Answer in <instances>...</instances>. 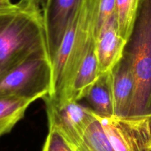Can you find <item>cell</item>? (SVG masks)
Returning a JSON list of instances; mask_svg holds the SVG:
<instances>
[{
	"instance_id": "6da1fadb",
	"label": "cell",
	"mask_w": 151,
	"mask_h": 151,
	"mask_svg": "<svg viewBox=\"0 0 151 151\" xmlns=\"http://www.w3.org/2000/svg\"><path fill=\"white\" fill-rule=\"evenodd\" d=\"M100 0H83L69 22L52 65L51 102L60 105L69 101L77 73L88 50L95 41Z\"/></svg>"
},
{
	"instance_id": "7a4b0ae2",
	"label": "cell",
	"mask_w": 151,
	"mask_h": 151,
	"mask_svg": "<svg viewBox=\"0 0 151 151\" xmlns=\"http://www.w3.org/2000/svg\"><path fill=\"white\" fill-rule=\"evenodd\" d=\"M41 54L49 55L42 10L29 0H19L17 8L0 14V76Z\"/></svg>"
},
{
	"instance_id": "3957f363",
	"label": "cell",
	"mask_w": 151,
	"mask_h": 151,
	"mask_svg": "<svg viewBox=\"0 0 151 151\" xmlns=\"http://www.w3.org/2000/svg\"><path fill=\"white\" fill-rule=\"evenodd\" d=\"M123 57L135 82L128 118L145 119L151 116V0L141 1Z\"/></svg>"
},
{
	"instance_id": "277c9868",
	"label": "cell",
	"mask_w": 151,
	"mask_h": 151,
	"mask_svg": "<svg viewBox=\"0 0 151 151\" xmlns=\"http://www.w3.org/2000/svg\"><path fill=\"white\" fill-rule=\"evenodd\" d=\"M52 84V65L49 55L32 56L0 76V96L43 99Z\"/></svg>"
},
{
	"instance_id": "5b68a950",
	"label": "cell",
	"mask_w": 151,
	"mask_h": 151,
	"mask_svg": "<svg viewBox=\"0 0 151 151\" xmlns=\"http://www.w3.org/2000/svg\"><path fill=\"white\" fill-rule=\"evenodd\" d=\"M43 99L46 105L49 127L58 130L72 147H76L95 119V113L91 107L78 102L67 101L56 105L47 96Z\"/></svg>"
},
{
	"instance_id": "8992f818",
	"label": "cell",
	"mask_w": 151,
	"mask_h": 151,
	"mask_svg": "<svg viewBox=\"0 0 151 151\" xmlns=\"http://www.w3.org/2000/svg\"><path fill=\"white\" fill-rule=\"evenodd\" d=\"M98 117L115 151H147L150 149L146 118Z\"/></svg>"
},
{
	"instance_id": "52a82bcc",
	"label": "cell",
	"mask_w": 151,
	"mask_h": 151,
	"mask_svg": "<svg viewBox=\"0 0 151 151\" xmlns=\"http://www.w3.org/2000/svg\"><path fill=\"white\" fill-rule=\"evenodd\" d=\"M83 0H47L43 6V19L51 62L55 56L69 22Z\"/></svg>"
},
{
	"instance_id": "ba28073f",
	"label": "cell",
	"mask_w": 151,
	"mask_h": 151,
	"mask_svg": "<svg viewBox=\"0 0 151 151\" xmlns=\"http://www.w3.org/2000/svg\"><path fill=\"white\" fill-rule=\"evenodd\" d=\"M126 41L118 32L116 16L100 28L95 38V52L100 74L110 72L121 60Z\"/></svg>"
},
{
	"instance_id": "9c48e42d",
	"label": "cell",
	"mask_w": 151,
	"mask_h": 151,
	"mask_svg": "<svg viewBox=\"0 0 151 151\" xmlns=\"http://www.w3.org/2000/svg\"><path fill=\"white\" fill-rule=\"evenodd\" d=\"M110 80L114 116L128 118L134 97L135 82L131 66L123 56L110 71Z\"/></svg>"
},
{
	"instance_id": "30bf717a",
	"label": "cell",
	"mask_w": 151,
	"mask_h": 151,
	"mask_svg": "<svg viewBox=\"0 0 151 151\" xmlns=\"http://www.w3.org/2000/svg\"><path fill=\"white\" fill-rule=\"evenodd\" d=\"M100 76L94 41L80 67L71 89L69 101L79 102L85 99L88 90L97 81Z\"/></svg>"
},
{
	"instance_id": "8fae6325",
	"label": "cell",
	"mask_w": 151,
	"mask_h": 151,
	"mask_svg": "<svg viewBox=\"0 0 151 151\" xmlns=\"http://www.w3.org/2000/svg\"><path fill=\"white\" fill-rule=\"evenodd\" d=\"M85 99L100 117L114 116V106L110 80V72L100 74Z\"/></svg>"
},
{
	"instance_id": "7c38bea8",
	"label": "cell",
	"mask_w": 151,
	"mask_h": 151,
	"mask_svg": "<svg viewBox=\"0 0 151 151\" xmlns=\"http://www.w3.org/2000/svg\"><path fill=\"white\" fill-rule=\"evenodd\" d=\"M37 99L0 96V137L10 133Z\"/></svg>"
},
{
	"instance_id": "4fadbf2b",
	"label": "cell",
	"mask_w": 151,
	"mask_h": 151,
	"mask_svg": "<svg viewBox=\"0 0 151 151\" xmlns=\"http://www.w3.org/2000/svg\"><path fill=\"white\" fill-rule=\"evenodd\" d=\"M74 150L75 151H115L97 114L81 142Z\"/></svg>"
},
{
	"instance_id": "5bb4252c",
	"label": "cell",
	"mask_w": 151,
	"mask_h": 151,
	"mask_svg": "<svg viewBox=\"0 0 151 151\" xmlns=\"http://www.w3.org/2000/svg\"><path fill=\"white\" fill-rule=\"evenodd\" d=\"M142 0H116V20L118 32L128 40Z\"/></svg>"
},
{
	"instance_id": "9a60e30c",
	"label": "cell",
	"mask_w": 151,
	"mask_h": 151,
	"mask_svg": "<svg viewBox=\"0 0 151 151\" xmlns=\"http://www.w3.org/2000/svg\"><path fill=\"white\" fill-rule=\"evenodd\" d=\"M41 151H75V150L58 130L49 127L48 135Z\"/></svg>"
},
{
	"instance_id": "2e32d148",
	"label": "cell",
	"mask_w": 151,
	"mask_h": 151,
	"mask_svg": "<svg viewBox=\"0 0 151 151\" xmlns=\"http://www.w3.org/2000/svg\"><path fill=\"white\" fill-rule=\"evenodd\" d=\"M115 16H116V0H100L95 30V38L100 28Z\"/></svg>"
},
{
	"instance_id": "e0dca14e",
	"label": "cell",
	"mask_w": 151,
	"mask_h": 151,
	"mask_svg": "<svg viewBox=\"0 0 151 151\" xmlns=\"http://www.w3.org/2000/svg\"><path fill=\"white\" fill-rule=\"evenodd\" d=\"M19 6V1L16 3H13L11 0H0V14L14 10Z\"/></svg>"
},
{
	"instance_id": "ac0fdd59",
	"label": "cell",
	"mask_w": 151,
	"mask_h": 151,
	"mask_svg": "<svg viewBox=\"0 0 151 151\" xmlns=\"http://www.w3.org/2000/svg\"><path fill=\"white\" fill-rule=\"evenodd\" d=\"M146 123H147V134H148L149 147H150V149H151V116L146 118Z\"/></svg>"
},
{
	"instance_id": "d6986e66",
	"label": "cell",
	"mask_w": 151,
	"mask_h": 151,
	"mask_svg": "<svg viewBox=\"0 0 151 151\" xmlns=\"http://www.w3.org/2000/svg\"><path fill=\"white\" fill-rule=\"evenodd\" d=\"M29 1L35 3V4H37V5H38L40 7H41V8H42V7L44 5V4H45V2L47 0H29Z\"/></svg>"
},
{
	"instance_id": "ffe728a7",
	"label": "cell",
	"mask_w": 151,
	"mask_h": 151,
	"mask_svg": "<svg viewBox=\"0 0 151 151\" xmlns=\"http://www.w3.org/2000/svg\"><path fill=\"white\" fill-rule=\"evenodd\" d=\"M147 151H151V149H149V150H147Z\"/></svg>"
}]
</instances>
